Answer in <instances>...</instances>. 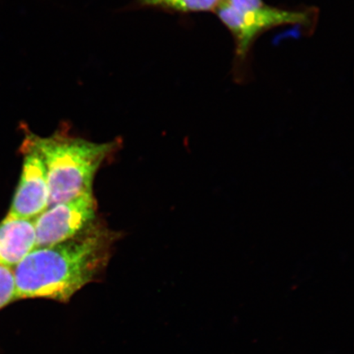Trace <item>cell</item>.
Here are the masks:
<instances>
[{"label":"cell","mask_w":354,"mask_h":354,"mask_svg":"<svg viewBox=\"0 0 354 354\" xmlns=\"http://www.w3.org/2000/svg\"><path fill=\"white\" fill-rule=\"evenodd\" d=\"M116 238L94 221L68 240L35 248L13 269L15 301L39 298L69 302L104 271Z\"/></svg>","instance_id":"1"},{"label":"cell","mask_w":354,"mask_h":354,"mask_svg":"<svg viewBox=\"0 0 354 354\" xmlns=\"http://www.w3.org/2000/svg\"><path fill=\"white\" fill-rule=\"evenodd\" d=\"M24 142L41 155L46 165L50 188L48 207L93 192L97 171L120 145L118 140L92 142L66 131L47 137L28 131Z\"/></svg>","instance_id":"2"},{"label":"cell","mask_w":354,"mask_h":354,"mask_svg":"<svg viewBox=\"0 0 354 354\" xmlns=\"http://www.w3.org/2000/svg\"><path fill=\"white\" fill-rule=\"evenodd\" d=\"M232 34L236 46V69H242L252 46L261 35L286 25L313 26L316 8L286 10L268 6L263 0H221L214 12Z\"/></svg>","instance_id":"3"},{"label":"cell","mask_w":354,"mask_h":354,"mask_svg":"<svg viewBox=\"0 0 354 354\" xmlns=\"http://www.w3.org/2000/svg\"><path fill=\"white\" fill-rule=\"evenodd\" d=\"M93 192L48 207L35 218V248L56 245L76 236L95 219Z\"/></svg>","instance_id":"4"},{"label":"cell","mask_w":354,"mask_h":354,"mask_svg":"<svg viewBox=\"0 0 354 354\" xmlns=\"http://www.w3.org/2000/svg\"><path fill=\"white\" fill-rule=\"evenodd\" d=\"M21 151L24 154V167L6 218L35 219L48 207L50 188L46 167L41 155L24 141Z\"/></svg>","instance_id":"5"},{"label":"cell","mask_w":354,"mask_h":354,"mask_svg":"<svg viewBox=\"0 0 354 354\" xmlns=\"http://www.w3.org/2000/svg\"><path fill=\"white\" fill-rule=\"evenodd\" d=\"M35 219H8L0 223V266L15 268L35 249Z\"/></svg>","instance_id":"6"},{"label":"cell","mask_w":354,"mask_h":354,"mask_svg":"<svg viewBox=\"0 0 354 354\" xmlns=\"http://www.w3.org/2000/svg\"><path fill=\"white\" fill-rule=\"evenodd\" d=\"M220 2L221 0H138L140 6L178 13L214 12Z\"/></svg>","instance_id":"7"},{"label":"cell","mask_w":354,"mask_h":354,"mask_svg":"<svg viewBox=\"0 0 354 354\" xmlns=\"http://www.w3.org/2000/svg\"><path fill=\"white\" fill-rule=\"evenodd\" d=\"M15 302V281L11 268L0 266V310Z\"/></svg>","instance_id":"8"}]
</instances>
